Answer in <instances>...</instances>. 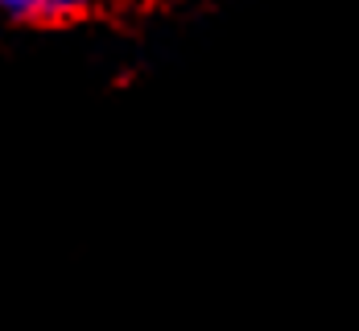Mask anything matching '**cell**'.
Wrapping results in <instances>:
<instances>
[{
  "instance_id": "1",
  "label": "cell",
  "mask_w": 359,
  "mask_h": 331,
  "mask_svg": "<svg viewBox=\"0 0 359 331\" xmlns=\"http://www.w3.org/2000/svg\"><path fill=\"white\" fill-rule=\"evenodd\" d=\"M13 4L17 0H0V17H13Z\"/></svg>"
}]
</instances>
